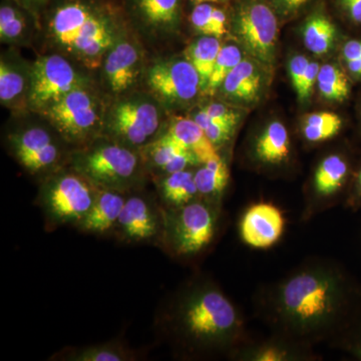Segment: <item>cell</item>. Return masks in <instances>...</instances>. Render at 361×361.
Returning <instances> with one entry per match:
<instances>
[{
    "instance_id": "cell-1",
    "label": "cell",
    "mask_w": 361,
    "mask_h": 361,
    "mask_svg": "<svg viewBox=\"0 0 361 361\" xmlns=\"http://www.w3.org/2000/svg\"><path fill=\"white\" fill-rule=\"evenodd\" d=\"M256 313L272 334L304 345L331 343L361 311V284L331 259L303 261L261 287Z\"/></svg>"
},
{
    "instance_id": "cell-2",
    "label": "cell",
    "mask_w": 361,
    "mask_h": 361,
    "mask_svg": "<svg viewBox=\"0 0 361 361\" xmlns=\"http://www.w3.org/2000/svg\"><path fill=\"white\" fill-rule=\"evenodd\" d=\"M169 329L188 355H226L251 339L241 310L212 280L199 278L176 296Z\"/></svg>"
},
{
    "instance_id": "cell-3",
    "label": "cell",
    "mask_w": 361,
    "mask_h": 361,
    "mask_svg": "<svg viewBox=\"0 0 361 361\" xmlns=\"http://www.w3.org/2000/svg\"><path fill=\"white\" fill-rule=\"evenodd\" d=\"M130 28L106 0H51L39 18L44 52H56L97 75L106 54Z\"/></svg>"
},
{
    "instance_id": "cell-4",
    "label": "cell",
    "mask_w": 361,
    "mask_h": 361,
    "mask_svg": "<svg viewBox=\"0 0 361 361\" xmlns=\"http://www.w3.org/2000/svg\"><path fill=\"white\" fill-rule=\"evenodd\" d=\"M68 166L97 188L125 194L144 189L149 177L141 149L104 135L73 149Z\"/></svg>"
},
{
    "instance_id": "cell-5",
    "label": "cell",
    "mask_w": 361,
    "mask_h": 361,
    "mask_svg": "<svg viewBox=\"0 0 361 361\" xmlns=\"http://www.w3.org/2000/svg\"><path fill=\"white\" fill-rule=\"evenodd\" d=\"M6 146L20 167L42 180L66 167L73 151L44 116L32 111L13 115Z\"/></svg>"
},
{
    "instance_id": "cell-6",
    "label": "cell",
    "mask_w": 361,
    "mask_h": 361,
    "mask_svg": "<svg viewBox=\"0 0 361 361\" xmlns=\"http://www.w3.org/2000/svg\"><path fill=\"white\" fill-rule=\"evenodd\" d=\"M166 109L145 89L108 99L103 135L142 149L155 141L164 129Z\"/></svg>"
},
{
    "instance_id": "cell-7",
    "label": "cell",
    "mask_w": 361,
    "mask_h": 361,
    "mask_svg": "<svg viewBox=\"0 0 361 361\" xmlns=\"http://www.w3.org/2000/svg\"><path fill=\"white\" fill-rule=\"evenodd\" d=\"M163 243L178 258L192 259L205 253L220 231L222 203L198 198L176 209H164Z\"/></svg>"
},
{
    "instance_id": "cell-8",
    "label": "cell",
    "mask_w": 361,
    "mask_h": 361,
    "mask_svg": "<svg viewBox=\"0 0 361 361\" xmlns=\"http://www.w3.org/2000/svg\"><path fill=\"white\" fill-rule=\"evenodd\" d=\"M108 97L99 84L71 90L58 103L39 113L71 149L82 148L103 135Z\"/></svg>"
},
{
    "instance_id": "cell-9",
    "label": "cell",
    "mask_w": 361,
    "mask_h": 361,
    "mask_svg": "<svg viewBox=\"0 0 361 361\" xmlns=\"http://www.w3.org/2000/svg\"><path fill=\"white\" fill-rule=\"evenodd\" d=\"M97 84L96 75L56 54L44 52L32 61L28 111L39 114L71 90Z\"/></svg>"
},
{
    "instance_id": "cell-10",
    "label": "cell",
    "mask_w": 361,
    "mask_h": 361,
    "mask_svg": "<svg viewBox=\"0 0 361 361\" xmlns=\"http://www.w3.org/2000/svg\"><path fill=\"white\" fill-rule=\"evenodd\" d=\"M39 203L56 224L77 226L96 201L97 188L71 166L42 180Z\"/></svg>"
},
{
    "instance_id": "cell-11",
    "label": "cell",
    "mask_w": 361,
    "mask_h": 361,
    "mask_svg": "<svg viewBox=\"0 0 361 361\" xmlns=\"http://www.w3.org/2000/svg\"><path fill=\"white\" fill-rule=\"evenodd\" d=\"M142 85L166 111L186 108L202 92L200 75L185 54L148 63Z\"/></svg>"
},
{
    "instance_id": "cell-12",
    "label": "cell",
    "mask_w": 361,
    "mask_h": 361,
    "mask_svg": "<svg viewBox=\"0 0 361 361\" xmlns=\"http://www.w3.org/2000/svg\"><path fill=\"white\" fill-rule=\"evenodd\" d=\"M148 61L146 47L132 30L126 32L104 56L97 71L99 89L108 99L123 96L142 84Z\"/></svg>"
},
{
    "instance_id": "cell-13",
    "label": "cell",
    "mask_w": 361,
    "mask_h": 361,
    "mask_svg": "<svg viewBox=\"0 0 361 361\" xmlns=\"http://www.w3.org/2000/svg\"><path fill=\"white\" fill-rule=\"evenodd\" d=\"M355 170L341 153L325 156L316 166L305 194L301 220L307 222L334 208L348 196Z\"/></svg>"
},
{
    "instance_id": "cell-14",
    "label": "cell",
    "mask_w": 361,
    "mask_h": 361,
    "mask_svg": "<svg viewBox=\"0 0 361 361\" xmlns=\"http://www.w3.org/2000/svg\"><path fill=\"white\" fill-rule=\"evenodd\" d=\"M237 39L260 65H273L276 51L278 23L267 4L249 0L237 11L233 21Z\"/></svg>"
},
{
    "instance_id": "cell-15",
    "label": "cell",
    "mask_w": 361,
    "mask_h": 361,
    "mask_svg": "<svg viewBox=\"0 0 361 361\" xmlns=\"http://www.w3.org/2000/svg\"><path fill=\"white\" fill-rule=\"evenodd\" d=\"M123 13L145 47H158L179 30L180 0H123Z\"/></svg>"
},
{
    "instance_id": "cell-16",
    "label": "cell",
    "mask_w": 361,
    "mask_h": 361,
    "mask_svg": "<svg viewBox=\"0 0 361 361\" xmlns=\"http://www.w3.org/2000/svg\"><path fill=\"white\" fill-rule=\"evenodd\" d=\"M127 194L116 231L125 241L142 243L163 239L165 213L161 205L141 193Z\"/></svg>"
},
{
    "instance_id": "cell-17",
    "label": "cell",
    "mask_w": 361,
    "mask_h": 361,
    "mask_svg": "<svg viewBox=\"0 0 361 361\" xmlns=\"http://www.w3.org/2000/svg\"><path fill=\"white\" fill-rule=\"evenodd\" d=\"M32 61L18 49L7 47L0 56V104L13 115L27 113Z\"/></svg>"
},
{
    "instance_id": "cell-18",
    "label": "cell",
    "mask_w": 361,
    "mask_h": 361,
    "mask_svg": "<svg viewBox=\"0 0 361 361\" xmlns=\"http://www.w3.org/2000/svg\"><path fill=\"white\" fill-rule=\"evenodd\" d=\"M285 225L283 212L276 205L259 202L249 207L242 216L240 236L252 248L268 249L281 239Z\"/></svg>"
},
{
    "instance_id": "cell-19",
    "label": "cell",
    "mask_w": 361,
    "mask_h": 361,
    "mask_svg": "<svg viewBox=\"0 0 361 361\" xmlns=\"http://www.w3.org/2000/svg\"><path fill=\"white\" fill-rule=\"evenodd\" d=\"M231 358L240 361H316L322 360V356L315 353L314 348L272 334L260 341L249 339Z\"/></svg>"
},
{
    "instance_id": "cell-20",
    "label": "cell",
    "mask_w": 361,
    "mask_h": 361,
    "mask_svg": "<svg viewBox=\"0 0 361 361\" xmlns=\"http://www.w3.org/2000/svg\"><path fill=\"white\" fill-rule=\"evenodd\" d=\"M141 152L152 179L178 171L197 168L202 164L194 153L165 134H160Z\"/></svg>"
},
{
    "instance_id": "cell-21",
    "label": "cell",
    "mask_w": 361,
    "mask_h": 361,
    "mask_svg": "<svg viewBox=\"0 0 361 361\" xmlns=\"http://www.w3.org/2000/svg\"><path fill=\"white\" fill-rule=\"evenodd\" d=\"M39 20L16 0H4L0 6V42L7 47L20 49L37 44Z\"/></svg>"
},
{
    "instance_id": "cell-22",
    "label": "cell",
    "mask_w": 361,
    "mask_h": 361,
    "mask_svg": "<svg viewBox=\"0 0 361 361\" xmlns=\"http://www.w3.org/2000/svg\"><path fill=\"white\" fill-rule=\"evenodd\" d=\"M254 163L265 168H278L290 161L292 148L288 130L279 121L268 123L254 140L251 148Z\"/></svg>"
},
{
    "instance_id": "cell-23",
    "label": "cell",
    "mask_w": 361,
    "mask_h": 361,
    "mask_svg": "<svg viewBox=\"0 0 361 361\" xmlns=\"http://www.w3.org/2000/svg\"><path fill=\"white\" fill-rule=\"evenodd\" d=\"M127 194L97 188L96 201L90 212L77 225L78 229L92 234H106L116 229L125 205Z\"/></svg>"
},
{
    "instance_id": "cell-24",
    "label": "cell",
    "mask_w": 361,
    "mask_h": 361,
    "mask_svg": "<svg viewBox=\"0 0 361 361\" xmlns=\"http://www.w3.org/2000/svg\"><path fill=\"white\" fill-rule=\"evenodd\" d=\"M161 134L167 135L184 148L191 151L198 157L202 164L221 157L219 151L193 118L173 116Z\"/></svg>"
},
{
    "instance_id": "cell-25",
    "label": "cell",
    "mask_w": 361,
    "mask_h": 361,
    "mask_svg": "<svg viewBox=\"0 0 361 361\" xmlns=\"http://www.w3.org/2000/svg\"><path fill=\"white\" fill-rule=\"evenodd\" d=\"M153 180L164 209L180 208L200 198L192 169L160 176Z\"/></svg>"
},
{
    "instance_id": "cell-26",
    "label": "cell",
    "mask_w": 361,
    "mask_h": 361,
    "mask_svg": "<svg viewBox=\"0 0 361 361\" xmlns=\"http://www.w3.org/2000/svg\"><path fill=\"white\" fill-rule=\"evenodd\" d=\"M261 84L258 66L250 59H243L226 77L220 90L230 99L250 103L260 94Z\"/></svg>"
},
{
    "instance_id": "cell-27",
    "label": "cell",
    "mask_w": 361,
    "mask_h": 361,
    "mask_svg": "<svg viewBox=\"0 0 361 361\" xmlns=\"http://www.w3.org/2000/svg\"><path fill=\"white\" fill-rule=\"evenodd\" d=\"M194 179L200 198L222 203L230 180L229 169L222 157L198 166Z\"/></svg>"
},
{
    "instance_id": "cell-28",
    "label": "cell",
    "mask_w": 361,
    "mask_h": 361,
    "mask_svg": "<svg viewBox=\"0 0 361 361\" xmlns=\"http://www.w3.org/2000/svg\"><path fill=\"white\" fill-rule=\"evenodd\" d=\"M54 360L68 361H132L137 360L134 351L118 341L70 348L54 356Z\"/></svg>"
},
{
    "instance_id": "cell-29",
    "label": "cell",
    "mask_w": 361,
    "mask_h": 361,
    "mask_svg": "<svg viewBox=\"0 0 361 361\" xmlns=\"http://www.w3.org/2000/svg\"><path fill=\"white\" fill-rule=\"evenodd\" d=\"M336 25L322 13L313 14L303 26L304 44L316 56L329 52L336 44Z\"/></svg>"
},
{
    "instance_id": "cell-30",
    "label": "cell",
    "mask_w": 361,
    "mask_h": 361,
    "mask_svg": "<svg viewBox=\"0 0 361 361\" xmlns=\"http://www.w3.org/2000/svg\"><path fill=\"white\" fill-rule=\"evenodd\" d=\"M221 47L220 39L202 35L194 40L185 51V56L200 75L202 92L206 89Z\"/></svg>"
},
{
    "instance_id": "cell-31",
    "label": "cell",
    "mask_w": 361,
    "mask_h": 361,
    "mask_svg": "<svg viewBox=\"0 0 361 361\" xmlns=\"http://www.w3.org/2000/svg\"><path fill=\"white\" fill-rule=\"evenodd\" d=\"M343 121L332 111H318L303 118L301 133L303 139L310 144L329 141L341 133Z\"/></svg>"
},
{
    "instance_id": "cell-32",
    "label": "cell",
    "mask_w": 361,
    "mask_h": 361,
    "mask_svg": "<svg viewBox=\"0 0 361 361\" xmlns=\"http://www.w3.org/2000/svg\"><path fill=\"white\" fill-rule=\"evenodd\" d=\"M317 85L320 94L327 101L344 103L350 96V82L348 75L334 63L320 66Z\"/></svg>"
},
{
    "instance_id": "cell-33",
    "label": "cell",
    "mask_w": 361,
    "mask_h": 361,
    "mask_svg": "<svg viewBox=\"0 0 361 361\" xmlns=\"http://www.w3.org/2000/svg\"><path fill=\"white\" fill-rule=\"evenodd\" d=\"M191 23L197 32L207 37L221 39L227 32V16L222 9L211 4H196L192 11Z\"/></svg>"
},
{
    "instance_id": "cell-34",
    "label": "cell",
    "mask_w": 361,
    "mask_h": 361,
    "mask_svg": "<svg viewBox=\"0 0 361 361\" xmlns=\"http://www.w3.org/2000/svg\"><path fill=\"white\" fill-rule=\"evenodd\" d=\"M242 59H243V54L237 45H222L204 92L213 96L217 90H220L226 77L231 73L235 66L241 63Z\"/></svg>"
},
{
    "instance_id": "cell-35",
    "label": "cell",
    "mask_w": 361,
    "mask_h": 361,
    "mask_svg": "<svg viewBox=\"0 0 361 361\" xmlns=\"http://www.w3.org/2000/svg\"><path fill=\"white\" fill-rule=\"evenodd\" d=\"M329 345L361 360V311Z\"/></svg>"
},
{
    "instance_id": "cell-36",
    "label": "cell",
    "mask_w": 361,
    "mask_h": 361,
    "mask_svg": "<svg viewBox=\"0 0 361 361\" xmlns=\"http://www.w3.org/2000/svg\"><path fill=\"white\" fill-rule=\"evenodd\" d=\"M192 118H194L195 122L200 126L208 139L210 140L218 151L232 139L235 129L214 122L203 111H197Z\"/></svg>"
},
{
    "instance_id": "cell-37",
    "label": "cell",
    "mask_w": 361,
    "mask_h": 361,
    "mask_svg": "<svg viewBox=\"0 0 361 361\" xmlns=\"http://www.w3.org/2000/svg\"><path fill=\"white\" fill-rule=\"evenodd\" d=\"M211 120L221 125L236 129L240 120V114L234 109L223 103H210L201 109Z\"/></svg>"
},
{
    "instance_id": "cell-38",
    "label": "cell",
    "mask_w": 361,
    "mask_h": 361,
    "mask_svg": "<svg viewBox=\"0 0 361 361\" xmlns=\"http://www.w3.org/2000/svg\"><path fill=\"white\" fill-rule=\"evenodd\" d=\"M342 59L351 78L361 80V39H349L342 47Z\"/></svg>"
},
{
    "instance_id": "cell-39",
    "label": "cell",
    "mask_w": 361,
    "mask_h": 361,
    "mask_svg": "<svg viewBox=\"0 0 361 361\" xmlns=\"http://www.w3.org/2000/svg\"><path fill=\"white\" fill-rule=\"evenodd\" d=\"M319 71V63H315V61H310V66H308L307 70H306L305 73H304L300 84L295 87L297 97H298V99L301 103L308 101L311 94H312L314 85L317 84Z\"/></svg>"
},
{
    "instance_id": "cell-40",
    "label": "cell",
    "mask_w": 361,
    "mask_h": 361,
    "mask_svg": "<svg viewBox=\"0 0 361 361\" xmlns=\"http://www.w3.org/2000/svg\"><path fill=\"white\" fill-rule=\"evenodd\" d=\"M343 205L353 212L361 209V164L357 170L353 173L350 187Z\"/></svg>"
},
{
    "instance_id": "cell-41",
    "label": "cell",
    "mask_w": 361,
    "mask_h": 361,
    "mask_svg": "<svg viewBox=\"0 0 361 361\" xmlns=\"http://www.w3.org/2000/svg\"><path fill=\"white\" fill-rule=\"evenodd\" d=\"M310 61L305 56H293L289 61L288 70L289 75H290L292 85H293L294 89L297 87V85L300 84L301 80H302L304 73L307 70L308 66H310Z\"/></svg>"
},
{
    "instance_id": "cell-42",
    "label": "cell",
    "mask_w": 361,
    "mask_h": 361,
    "mask_svg": "<svg viewBox=\"0 0 361 361\" xmlns=\"http://www.w3.org/2000/svg\"><path fill=\"white\" fill-rule=\"evenodd\" d=\"M349 23L355 26H361V0H337Z\"/></svg>"
},
{
    "instance_id": "cell-43",
    "label": "cell",
    "mask_w": 361,
    "mask_h": 361,
    "mask_svg": "<svg viewBox=\"0 0 361 361\" xmlns=\"http://www.w3.org/2000/svg\"><path fill=\"white\" fill-rule=\"evenodd\" d=\"M273 6L283 16H292L300 11L310 0H271Z\"/></svg>"
},
{
    "instance_id": "cell-44",
    "label": "cell",
    "mask_w": 361,
    "mask_h": 361,
    "mask_svg": "<svg viewBox=\"0 0 361 361\" xmlns=\"http://www.w3.org/2000/svg\"><path fill=\"white\" fill-rule=\"evenodd\" d=\"M16 1L25 6L28 11H32L39 20L40 16L44 13V9L49 6V4H51V0H16Z\"/></svg>"
},
{
    "instance_id": "cell-45",
    "label": "cell",
    "mask_w": 361,
    "mask_h": 361,
    "mask_svg": "<svg viewBox=\"0 0 361 361\" xmlns=\"http://www.w3.org/2000/svg\"><path fill=\"white\" fill-rule=\"evenodd\" d=\"M192 1H193V4L196 6V4H211V2L224 1V0H192Z\"/></svg>"
},
{
    "instance_id": "cell-46",
    "label": "cell",
    "mask_w": 361,
    "mask_h": 361,
    "mask_svg": "<svg viewBox=\"0 0 361 361\" xmlns=\"http://www.w3.org/2000/svg\"><path fill=\"white\" fill-rule=\"evenodd\" d=\"M360 128H361V104L360 106Z\"/></svg>"
}]
</instances>
